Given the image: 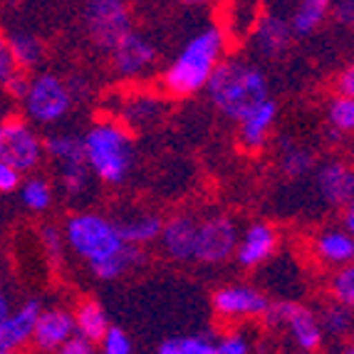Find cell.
<instances>
[{
    "instance_id": "42",
    "label": "cell",
    "mask_w": 354,
    "mask_h": 354,
    "mask_svg": "<svg viewBox=\"0 0 354 354\" xmlns=\"http://www.w3.org/2000/svg\"><path fill=\"white\" fill-rule=\"evenodd\" d=\"M62 354H95L97 352V344L92 342V339H87L84 335H80V332H75V335L67 339L65 344H62V349H59Z\"/></svg>"
},
{
    "instance_id": "15",
    "label": "cell",
    "mask_w": 354,
    "mask_h": 354,
    "mask_svg": "<svg viewBox=\"0 0 354 354\" xmlns=\"http://www.w3.org/2000/svg\"><path fill=\"white\" fill-rule=\"evenodd\" d=\"M278 114H280V106L272 97H268L258 106H253L245 117L236 122L238 147L248 153L266 151L272 139V131H275V124H278Z\"/></svg>"
},
{
    "instance_id": "18",
    "label": "cell",
    "mask_w": 354,
    "mask_h": 354,
    "mask_svg": "<svg viewBox=\"0 0 354 354\" xmlns=\"http://www.w3.org/2000/svg\"><path fill=\"white\" fill-rule=\"evenodd\" d=\"M75 335V317L67 307H42L37 315L30 347L42 354H55Z\"/></svg>"
},
{
    "instance_id": "13",
    "label": "cell",
    "mask_w": 354,
    "mask_h": 354,
    "mask_svg": "<svg viewBox=\"0 0 354 354\" xmlns=\"http://www.w3.org/2000/svg\"><path fill=\"white\" fill-rule=\"evenodd\" d=\"M313 189L317 194L319 203L327 208L352 206L354 203V171L344 159H325L317 161L313 169Z\"/></svg>"
},
{
    "instance_id": "33",
    "label": "cell",
    "mask_w": 354,
    "mask_h": 354,
    "mask_svg": "<svg viewBox=\"0 0 354 354\" xmlns=\"http://www.w3.org/2000/svg\"><path fill=\"white\" fill-rule=\"evenodd\" d=\"M255 349V335L243 325H228L216 335V354H250Z\"/></svg>"
},
{
    "instance_id": "20",
    "label": "cell",
    "mask_w": 354,
    "mask_h": 354,
    "mask_svg": "<svg viewBox=\"0 0 354 354\" xmlns=\"http://www.w3.org/2000/svg\"><path fill=\"white\" fill-rule=\"evenodd\" d=\"M310 253H313L315 263L322 268L335 270L339 266H347L354 260V233L344 230L339 223L319 228L310 238Z\"/></svg>"
},
{
    "instance_id": "34",
    "label": "cell",
    "mask_w": 354,
    "mask_h": 354,
    "mask_svg": "<svg viewBox=\"0 0 354 354\" xmlns=\"http://www.w3.org/2000/svg\"><path fill=\"white\" fill-rule=\"evenodd\" d=\"M327 290H330V297L335 302H342V305L354 307V268H352V263L339 266L332 270Z\"/></svg>"
},
{
    "instance_id": "41",
    "label": "cell",
    "mask_w": 354,
    "mask_h": 354,
    "mask_svg": "<svg viewBox=\"0 0 354 354\" xmlns=\"http://www.w3.org/2000/svg\"><path fill=\"white\" fill-rule=\"evenodd\" d=\"M28 77H30V72H25V70L12 72V77L6 82V87H3V92L8 95V100L20 102V97L25 95V87H28Z\"/></svg>"
},
{
    "instance_id": "40",
    "label": "cell",
    "mask_w": 354,
    "mask_h": 354,
    "mask_svg": "<svg viewBox=\"0 0 354 354\" xmlns=\"http://www.w3.org/2000/svg\"><path fill=\"white\" fill-rule=\"evenodd\" d=\"M15 70H18V65H15V59H12V55H10L6 35H0V89L6 87V82L10 80Z\"/></svg>"
},
{
    "instance_id": "26",
    "label": "cell",
    "mask_w": 354,
    "mask_h": 354,
    "mask_svg": "<svg viewBox=\"0 0 354 354\" xmlns=\"http://www.w3.org/2000/svg\"><path fill=\"white\" fill-rule=\"evenodd\" d=\"M8 48H10V55L15 59L18 70L25 72H35L37 67L42 65V59L48 55L45 50V42L35 35V32H28V30H15L10 35H6Z\"/></svg>"
},
{
    "instance_id": "10",
    "label": "cell",
    "mask_w": 354,
    "mask_h": 354,
    "mask_svg": "<svg viewBox=\"0 0 354 354\" xmlns=\"http://www.w3.org/2000/svg\"><path fill=\"white\" fill-rule=\"evenodd\" d=\"M272 300L266 290L248 283H228L213 290L211 307L213 315L225 325H243V322H260L266 319Z\"/></svg>"
},
{
    "instance_id": "28",
    "label": "cell",
    "mask_w": 354,
    "mask_h": 354,
    "mask_svg": "<svg viewBox=\"0 0 354 354\" xmlns=\"http://www.w3.org/2000/svg\"><path fill=\"white\" fill-rule=\"evenodd\" d=\"M45 161H50L53 169L84 161L82 134H75V131H55V134H50L45 139Z\"/></svg>"
},
{
    "instance_id": "36",
    "label": "cell",
    "mask_w": 354,
    "mask_h": 354,
    "mask_svg": "<svg viewBox=\"0 0 354 354\" xmlns=\"http://www.w3.org/2000/svg\"><path fill=\"white\" fill-rule=\"evenodd\" d=\"M97 352L102 354H131L134 352V339L124 327H117L109 322V327L104 330V335L97 342Z\"/></svg>"
},
{
    "instance_id": "39",
    "label": "cell",
    "mask_w": 354,
    "mask_h": 354,
    "mask_svg": "<svg viewBox=\"0 0 354 354\" xmlns=\"http://www.w3.org/2000/svg\"><path fill=\"white\" fill-rule=\"evenodd\" d=\"M332 92L335 95H344V97H354V67L347 65L337 72L335 80H332Z\"/></svg>"
},
{
    "instance_id": "25",
    "label": "cell",
    "mask_w": 354,
    "mask_h": 354,
    "mask_svg": "<svg viewBox=\"0 0 354 354\" xmlns=\"http://www.w3.org/2000/svg\"><path fill=\"white\" fill-rule=\"evenodd\" d=\"M55 178H57L59 191L70 198V201H87L95 196V186L97 178L89 171L87 161H77V164H67V166H57L53 169Z\"/></svg>"
},
{
    "instance_id": "22",
    "label": "cell",
    "mask_w": 354,
    "mask_h": 354,
    "mask_svg": "<svg viewBox=\"0 0 354 354\" xmlns=\"http://www.w3.org/2000/svg\"><path fill=\"white\" fill-rule=\"evenodd\" d=\"M317 161L319 159L315 149L297 142L292 136H280L275 144V166L288 181H300V178L310 176Z\"/></svg>"
},
{
    "instance_id": "31",
    "label": "cell",
    "mask_w": 354,
    "mask_h": 354,
    "mask_svg": "<svg viewBox=\"0 0 354 354\" xmlns=\"http://www.w3.org/2000/svg\"><path fill=\"white\" fill-rule=\"evenodd\" d=\"M327 117V134L335 142H342L344 136L354 131V97L332 95L325 109Z\"/></svg>"
},
{
    "instance_id": "38",
    "label": "cell",
    "mask_w": 354,
    "mask_h": 354,
    "mask_svg": "<svg viewBox=\"0 0 354 354\" xmlns=\"http://www.w3.org/2000/svg\"><path fill=\"white\" fill-rule=\"evenodd\" d=\"M330 15L335 18L337 25L349 30L354 25V0H332Z\"/></svg>"
},
{
    "instance_id": "21",
    "label": "cell",
    "mask_w": 354,
    "mask_h": 354,
    "mask_svg": "<svg viewBox=\"0 0 354 354\" xmlns=\"http://www.w3.org/2000/svg\"><path fill=\"white\" fill-rule=\"evenodd\" d=\"M114 223L119 228V236L124 238V243L131 245H156L161 233V225H164V216L156 211H147V208H134V211H124L119 216H112Z\"/></svg>"
},
{
    "instance_id": "19",
    "label": "cell",
    "mask_w": 354,
    "mask_h": 354,
    "mask_svg": "<svg viewBox=\"0 0 354 354\" xmlns=\"http://www.w3.org/2000/svg\"><path fill=\"white\" fill-rule=\"evenodd\" d=\"M40 310L42 302L35 297L18 307H10V313L0 319V354H15L30 347Z\"/></svg>"
},
{
    "instance_id": "30",
    "label": "cell",
    "mask_w": 354,
    "mask_h": 354,
    "mask_svg": "<svg viewBox=\"0 0 354 354\" xmlns=\"http://www.w3.org/2000/svg\"><path fill=\"white\" fill-rule=\"evenodd\" d=\"M72 317H75V332L84 335L95 344L100 342V337L109 327V315L97 300H82L77 305V310H72Z\"/></svg>"
},
{
    "instance_id": "43",
    "label": "cell",
    "mask_w": 354,
    "mask_h": 354,
    "mask_svg": "<svg viewBox=\"0 0 354 354\" xmlns=\"http://www.w3.org/2000/svg\"><path fill=\"white\" fill-rule=\"evenodd\" d=\"M339 225L349 233H354V203L352 206H344L339 208Z\"/></svg>"
},
{
    "instance_id": "5",
    "label": "cell",
    "mask_w": 354,
    "mask_h": 354,
    "mask_svg": "<svg viewBox=\"0 0 354 354\" xmlns=\"http://www.w3.org/2000/svg\"><path fill=\"white\" fill-rule=\"evenodd\" d=\"M77 95L70 80L57 72H30L25 95L20 97V114L30 119L37 129H55L72 114Z\"/></svg>"
},
{
    "instance_id": "2",
    "label": "cell",
    "mask_w": 354,
    "mask_h": 354,
    "mask_svg": "<svg viewBox=\"0 0 354 354\" xmlns=\"http://www.w3.org/2000/svg\"><path fill=\"white\" fill-rule=\"evenodd\" d=\"M203 92L213 109L236 124L253 106L270 97V77L253 59L225 55L213 70Z\"/></svg>"
},
{
    "instance_id": "3",
    "label": "cell",
    "mask_w": 354,
    "mask_h": 354,
    "mask_svg": "<svg viewBox=\"0 0 354 354\" xmlns=\"http://www.w3.org/2000/svg\"><path fill=\"white\" fill-rule=\"evenodd\" d=\"M84 161L100 186L122 189L136 169V139L117 117H102L82 134Z\"/></svg>"
},
{
    "instance_id": "24",
    "label": "cell",
    "mask_w": 354,
    "mask_h": 354,
    "mask_svg": "<svg viewBox=\"0 0 354 354\" xmlns=\"http://www.w3.org/2000/svg\"><path fill=\"white\" fill-rule=\"evenodd\" d=\"M15 194L20 196V206L35 216H45L55 206V183L37 171L25 174Z\"/></svg>"
},
{
    "instance_id": "35",
    "label": "cell",
    "mask_w": 354,
    "mask_h": 354,
    "mask_svg": "<svg viewBox=\"0 0 354 354\" xmlns=\"http://www.w3.org/2000/svg\"><path fill=\"white\" fill-rule=\"evenodd\" d=\"M37 236H40V245H42L45 258H48L53 266H62V260H65V253H67L62 228H59V225H53V223H45Z\"/></svg>"
},
{
    "instance_id": "32",
    "label": "cell",
    "mask_w": 354,
    "mask_h": 354,
    "mask_svg": "<svg viewBox=\"0 0 354 354\" xmlns=\"http://www.w3.org/2000/svg\"><path fill=\"white\" fill-rule=\"evenodd\" d=\"M317 319H319V327H322V335H325V342L327 339L342 342V339H349V335H352L354 317H352V307L349 305L332 300L330 305H325L319 310Z\"/></svg>"
},
{
    "instance_id": "27",
    "label": "cell",
    "mask_w": 354,
    "mask_h": 354,
    "mask_svg": "<svg viewBox=\"0 0 354 354\" xmlns=\"http://www.w3.org/2000/svg\"><path fill=\"white\" fill-rule=\"evenodd\" d=\"M332 10V0H300L290 18V28L295 37L315 35L327 23Z\"/></svg>"
},
{
    "instance_id": "44",
    "label": "cell",
    "mask_w": 354,
    "mask_h": 354,
    "mask_svg": "<svg viewBox=\"0 0 354 354\" xmlns=\"http://www.w3.org/2000/svg\"><path fill=\"white\" fill-rule=\"evenodd\" d=\"M183 8H191V10H206V8L216 6L218 0H178Z\"/></svg>"
},
{
    "instance_id": "12",
    "label": "cell",
    "mask_w": 354,
    "mask_h": 354,
    "mask_svg": "<svg viewBox=\"0 0 354 354\" xmlns=\"http://www.w3.org/2000/svg\"><path fill=\"white\" fill-rule=\"evenodd\" d=\"M280 250V230L270 221H253L238 233L233 260L241 270H260Z\"/></svg>"
},
{
    "instance_id": "17",
    "label": "cell",
    "mask_w": 354,
    "mask_h": 354,
    "mask_svg": "<svg viewBox=\"0 0 354 354\" xmlns=\"http://www.w3.org/2000/svg\"><path fill=\"white\" fill-rule=\"evenodd\" d=\"M295 35L290 28V20H285L278 12H263L253 23L250 30V48L258 57L263 59H280L288 55Z\"/></svg>"
},
{
    "instance_id": "1",
    "label": "cell",
    "mask_w": 354,
    "mask_h": 354,
    "mask_svg": "<svg viewBox=\"0 0 354 354\" xmlns=\"http://www.w3.org/2000/svg\"><path fill=\"white\" fill-rule=\"evenodd\" d=\"M228 55V32L208 23L183 42L159 75V87L169 100H191L201 95L213 70Z\"/></svg>"
},
{
    "instance_id": "16",
    "label": "cell",
    "mask_w": 354,
    "mask_h": 354,
    "mask_svg": "<svg viewBox=\"0 0 354 354\" xmlns=\"http://www.w3.org/2000/svg\"><path fill=\"white\" fill-rule=\"evenodd\" d=\"M196 228H198V216L189 211L174 213L164 218L156 245L171 263H194Z\"/></svg>"
},
{
    "instance_id": "4",
    "label": "cell",
    "mask_w": 354,
    "mask_h": 354,
    "mask_svg": "<svg viewBox=\"0 0 354 354\" xmlns=\"http://www.w3.org/2000/svg\"><path fill=\"white\" fill-rule=\"evenodd\" d=\"M65 245L75 258H80L87 268H95L102 260L112 258L117 250L124 248V238L112 216L100 211H75L59 225Z\"/></svg>"
},
{
    "instance_id": "45",
    "label": "cell",
    "mask_w": 354,
    "mask_h": 354,
    "mask_svg": "<svg viewBox=\"0 0 354 354\" xmlns=\"http://www.w3.org/2000/svg\"><path fill=\"white\" fill-rule=\"evenodd\" d=\"M10 307H12L10 295H8V290L3 288V285H0V319H3L8 313H10Z\"/></svg>"
},
{
    "instance_id": "46",
    "label": "cell",
    "mask_w": 354,
    "mask_h": 354,
    "mask_svg": "<svg viewBox=\"0 0 354 354\" xmlns=\"http://www.w3.org/2000/svg\"><path fill=\"white\" fill-rule=\"evenodd\" d=\"M8 114V109H6V104H3V100H0V122H3V117Z\"/></svg>"
},
{
    "instance_id": "37",
    "label": "cell",
    "mask_w": 354,
    "mask_h": 354,
    "mask_svg": "<svg viewBox=\"0 0 354 354\" xmlns=\"http://www.w3.org/2000/svg\"><path fill=\"white\" fill-rule=\"evenodd\" d=\"M23 181V174L8 161H0V194H15Z\"/></svg>"
},
{
    "instance_id": "6",
    "label": "cell",
    "mask_w": 354,
    "mask_h": 354,
    "mask_svg": "<svg viewBox=\"0 0 354 354\" xmlns=\"http://www.w3.org/2000/svg\"><path fill=\"white\" fill-rule=\"evenodd\" d=\"M0 161L12 164L23 176L45 164V139L23 114H6L0 122Z\"/></svg>"
},
{
    "instance_id": "7",
    "label": "cell",
    "mask_w": 354,
    "mask_h": 354,
    "mask_svg": "<svg viewBox=\"0 0 354 354\" xmlns=\"http://www.w3.org/2000/svg\"><path fill=\"white\" fill-rule=\"evenodd\" d=\"M266 319L275 330L283 332L285 339L297 352H319V349L325 347V335H322V327H319L317 313H315L313 307L302 305V302H272Z\"/></svg>"
},
{
    "instance_id": "11",
    "label": "cell",
    "mask_w": 354,
    "mask_h": 354,
    "mask_svg": "<svg viewBox=\"0 0 354 354\" xmlns=\"http://www.w3.org/2000/svg\"><path fill=\"white\" fill-rule=\"evenodd\" d=\"M236 218L228 213H211L198 218L196 228V245H194V263L203 268H221L233 260L238 243Z\"/></svg>"
},
{
    "instance_id": "8",
    "label": "cell",
    "mask_w": 354,
    "mask_h": 354,
    "mask_svg": "<svg viewBox=\"0 0 354 354\" xmlns=\"http://www.w3.org/2000/svg\"><path fill=\"white\" fill-rule=\"evenodd\" d=\"M82 25L92 48L109 53L114 42L134 28V12L129 0H87Z\"/></svg>"
},
{
    "instance_id": "14",
    "label": "cell",
    "mask_w": 354,
    "mask_h": 354,
    "mask_svg": "<svg viewBox=\"0 0 354 354\" xmlns=\"http://www.w3.org/2000/svg\"><path fill=\"white\" fill-rule=\"evenodd\" d=\"M169 109V97L164 92H149V89H134L122 97L117 119L131 131H147L161 124Z\"/></svg>"
},
{
    "instance_id": "29",
    "label": "cell",
    "mask_w": 354,
    "mask_h": 354,
    "mask_svg": "<svg viewBox=\"0 0 354 354\" xmlns=\"http://www.w3.org/2000/svg\"><path fill=\"white\" fill-rule=\"evenodd\" d=\"M159 354H216V335L213 332H183L161 339Z\"/></svg>"
},
{
    "instance_id": "9",
    "label": "cell",
    "mask_w": 354,
    "mask_h": 354,
    "mask_svg": "<svg viewBox=\"0 0 354 354\" xmlns=\"http://www.w3.org/2000/svg\"><path fill=\"white\" fill-rule=\"evenodd\" d=\"M109 70L119 82H142L159 65V48L149 35L131 28L109 48Z\"/></svg>"
},
{
    "instance_id": "23",
    "label": "cell",
    "mask_w": 354,
    "mask_h": 354,
    "mask_svg": "<svg viewBox=\"0 0 354 354\" xmlns=\"http://www.w3.org/2000/svg\"><path fill=\"white\" fill-rule=\"evenodd\" d=\"M144 266H147V248L124 243V248L117 250L112 258L97 263L95 268H89V272L102 283H114V280H122L124 275H129V272L139 270Z\"/></svg>"
}]
</instances>
